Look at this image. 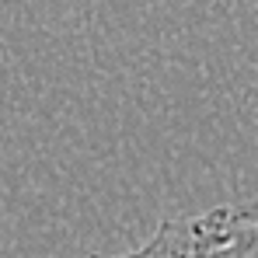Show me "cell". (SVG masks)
<instances>
[{
	"instance_id": "1",
	"label": "cell",
	"mask_w": 258,
	"mask_h": 258,
	"mask_svg": "<svg viewBox=\"0 0 258 258\" xmlns=\"http://www.w3.org/2000/svg\"><path fill=\"white\" fill-rule=\"evenodd\" d=\"M91 258H216V216L213 210L203 216H171L140 248Z\"/></svg>"
},
{
	"instance_id": "2",
	"label": "cell",
	"mask_w": 258,
	"mask_h": 258,
	"mask_svg": "<svg viewBox=\"0 0 258 258\" xmlns=\"http://www.w3.org/2000/svg\"><path fill=\"white\" fill-rule=\"evenodd\" d=\"M216 216V258H258V203L220 206Z\"/></svg>"
}]
</instances>
